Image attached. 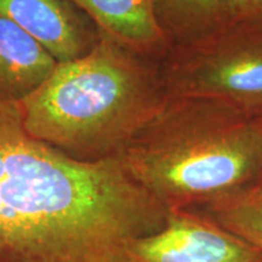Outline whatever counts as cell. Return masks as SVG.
I'll return each instance as SVG.
<instances>
[{"label":"cell","instance_id":"6da1fadb","mask_svg":"<svg viewBox=\"0 0 262 262\" xmlns=\"http://www.w3.org/2000/svg\"><path fill=\"white\" fill-rule=\"evenodd\" d=\"M168 209L122 160L72 158L28 135L0 103V262H130Z\"/></svg>","mask_w":262,"mask_h":262},{"label":"cell","instance_id":"7a4b0ae2","mask_svg":"<svg viewBox=\"0 0 262 262\" xmlns=\"http://www.w3.org/2000/svg\"><path fill=\"white\" fill-rule=\"evenodd\" d=\"M166 101L160 61L100 31L86 55L57 62L18 106L29 136L91 162L119 155Z\"/></svg>","mask_w":262,"mask_h":262},{"label":"cell","instance_id":"3957f363","mask_svg":"<svg viewBox=\"0 0 262 262\" xmlns=\"http://www.w3.org/2000/svg\"><path fill=\"white\" fill-rule=\"evenodd\" d=\"M117 157L168 210L209 205L262 178V114L220 101L168 97Z\"/></svg>","mask_w":262,"mask_h":262},{"label":"cell","instance_id":"277c9868","mask_svg":"<svg viewBox=\"0 0 262 262\" xmlns=\"http://www.w3.org/2000/svg\"><path fill=\"white\" fill-rule=\"evenodd\" d=\"M168 97L220 101L262 114V26L224 24L172 45L160 61Z\"/></svg>","mask_w":262,"mask_h":262},{"label":"cell","instance_id":"5b68a950","mask_svg":"<svg viewBox=\"0 0 262 262\" xmlns=\"http://www.w3.org/2000/svg\"><path fill=\"white\" fill-rule=\"evenodd\" d=\"M262 254L210 217L168 210L165 225L131 244L130 262H260Z\"/></svg>","mask_w":262,"mask_h":262},{"label":"cell","instance_id":"8992f818","mask_svg":"<svg viewBox=\"0 0 262 262\" xmlns=\"http://www.w3.org/2000/svg\"><path fill=\"white\" fill-rule=\"evenodd\" d=\"M0 18L24 29L57 62L86 55L100 33L71 0H0Z\"/></svg>","mask_w":262,"mask_h":262},{"label":"cell","instance_id":"52a82bcc","mask_svg":"<svg viewBox=\"0 0 262 262\" xmlns=\"http://www.w3.org/2000/svg\"><path fill=\"white\" fill-rule=\"evenodd\" d=\"M108 37L145 56L162 61L172 44L150 0H71Z\"/></svg>","mask_w":262,"mask_h":262},{"label":"cell","instance_id":"ba28073f","mask_svg":"<svg viewBox=\"0 0 262 262\" xmlns=\"http://www.w3.org/2000/svg\"><path fill=\"white\" fill-rule=\"evenodd\" d=\"M57 61L40 42L0 18V103H19L38 89Z\"/></svg>","mask_w":262,"mask_h":262},{"label":"cell","instance_id":"9c48e42d","mask_svg":"<svg viewBox=\"0 0 262 262\" xmlns=\"http://www.w3.org/2000/svg\"><path fill=\"white\" fill-rule=\"evenodd\" d=\"M172 45L191 40L225 24L220 0H150Z\"/></svg>","mask_w":262,"mask_h":262},{"label":"cell","instance_id":"30bf717a","mask_svg":"<svg viewBox=\"0 0 262 262\" xmlns=\"http://www.w3.org/2000/svg\"><path fill=\"white\" fill-rule=\"evenodd\" d=\"M210 219L262 254V189L251 186L206 205Z\"/></svg>","mask_w":262,"mask_h":262},{"label":"cell","instance_id":"8fae6325","mask_svg":"<svg viewBox=\"0 0 262 262\" xmlns=\"http://www.w3.org/2000/svg\"><path fill=\"white\" fill-rule=\"evenodd\" d=\"M225 24L262 26V0H220Z\"/></svg>","mask_w":262,"mask_h":262},{"label":"cell","instance_id":"7c38bea8","mask_svg":"<svg viewBox=\"0 0 262 262\" xmlns=\"http://www.w3.org/2000/svg\"><path fill=\"white\" fill-rule=\"evenodd\" d=\"M254 186H256V187H258V188H261L262 189V178L258 180V182L256 183V185H254Z\"/></svg>","mask_w":262,"mask_h":262},{"label":"cell","instance_id":"4fadbf2b","mask_svg":"<svg viewBox=\"0 0 262 262\" xmlns=\"http://www.w3.org/2000/svg\"><path fill=\"white\" fill-rule=\"evenodd\" d=\"M260 262H262V258H261V261H260Z\"/></svg>","mask_w":262,"mask_h":262}]
</instances>
